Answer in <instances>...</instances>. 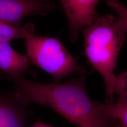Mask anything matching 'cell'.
Masks as SVG:
<instances>
[{
  "label": "cell",
  "instance_id": "cell-1",
  "mask_svg": "<svg viewBox=\"0 0 127 127\" xmlns=\"http://www.w3.org/2000/svg\"><path fill=\"white\" fill-rule=\"evenodd\" d=\"M14 83V94L27 104L35 103L54 110L78 127H115L116 123L91 101L87 93L86 77L59 83H41L23 75L8 77Z\"/></svg>",
  "mask_w": 127,
  "mask_h": 127
},
{
  "label": "cell",
  "instance_id": "cell-2",
  "mask_svg": "<svg viewBox=\"0 0 127 127\" xmlns=\"http://www.w3.org/2000/svg\"><path fill=\"white\" fill-rule=\"evenodd\" d=\"M82 32L84 38L83 54L104 79L105 104L113 103L116 76L114 71L127 34L125 28L118 17L96 14L93 21Z\"/></svg>",
  "mask_w": 127,
  "mask_h": 127
},
{
  "label": "cell",
  "instance_id": "cell-3",
  "mask_svg": "<svg viewBox=\"0 0 127 127\" xmlns=\"http://www.w3.org/2000/svg\"><path fill=\"white\" fill-rule=\"evenodd\" d=\"M27 56L31 64L42 69L53 77L54 82L74 73L84 74L85 68L79 65L58 37L31 34L25 39Z\"/></svg>",
  "mask_w": 127,
  "mask_h": 127
},
{
  "label": "cell",
  "instance_id": "cell-4",
  "mask_svg": "<svg viewBox=\"0 0 127 127\" xmlns=\"http://www.w3.org/2000/svg\"><path fill=\"white\" fill-rule=\"evenodd\" d=\"M54 7L49 1L42 0H0V22L21 27L25 17L45 15Z\"/></svg>",
  "mask_w": 127,
  "mask_h": 127
},
{
  "label": "cell",
  "instance_id": "cell-5",
  "mask_svg": "<svg viewBox=\"0 0 127 127\" xmlns=\"http://www.w3.org/2000/svg\"><path fill=\"white\" fill-rule=\"evenodd\" d=\"M59 0L68 20L71 41L75 42L79 32L94 19L95 9L101 0Z\"/></svg>",
  "mask_w": 127,
  "mask_h": 127
},
{
  "label": "cell",
  "instance_id": "cell-6",
  "mask_svg": "<svg viewBox=\"0 0 127 127\" xmlns=\"http://www.w3.org/2000/svg\"><path fill=\"white\" fill-rule=\"evenodd\" d=\"M28 106L12 92L0 91V127H25L30 115Z\"/></svg>",
  "mask_w": 127,
  "mask_h": 127
},
{
  "label": "cell",
  "instance_id": "cell-7",
  "mask_svg": "<svg viewBox=\"0 0 127 127\" xmlns=\"http://www.w3.org/2000/svg\"><path fill=\"white\" fill-rule=\"evenodd\" d=\"M31 64L27 56L17 52L9 42L0 43V71L7 74L8 77H18L24 73L35 75L29 69Z\"/></svg>",
  "mask_w": 127,
  "mask_h": 127
},
{
  "label": "cell",
  "instance_id": "cell-8",
  "mask_svg": "<svg viewBox=\"0 0 127 127\" xmlns=\"http://www.w3.org/2000/svg\"><path fill=\"white\" fill-rule=\"evenodd\" d=\"M35 33L34 27L31 23L17 27L0 22V43L9 42L18 39H25Z\"/></svg>",
  "mask_w": 127,
  "mask_h": 127
},
{
  "label": "cell",
  "instance_id": "cell-9",
  "mask_svg": "<svg viewBox=\"0 0 127 127\" xmlns=\"http://www.w3.org/2000/svg\"><path fill=\"white\" fill-rule=\"evenodd\" d=\"M100 109L108 118L115 123L127 126V102L117 101L111 104L98 102Z\"/></svg>",
  "mask_w": 127,
  "mask_h": 127
},
{
  "label": "cell",
  "instance_id": "cell-10",
  "mask_svg": "<svg viewBox=\"0 0 127 127\" xmlns=\"http://www.w3.org/2000/svg\"><path fill=\"white\" fill-rule=\"evenodd\" d=\"M113 92L118 96L117 101L127 102V72L115 76Z\"/></svg>",
  "mask_w": 127,
  "mask_h": 127
},
{
  "label": "cell",
  "instance_id": "cell-11",
  "mask_svg": "<svg viewBox=\"0 0 127 127\" xmlns=\"http://www.w3.org/2000/svg\"><path fill=\"white\" fill-rule=\"evenodd\" d=\"M107 5L118 15L125 28L127 33V7L119 0H106Z\"/></svg>",
  "mask_w": 127,
  "mask_h": 127
},
{
  "label": "cell",
  "instance_id": "cell-12",
  "mask_svg": "<svg viewBox=\"0 0 127 127\" xmlns=\"http://www.w3.org/2000/svg\"><path fill=\"white\" fill-rule=\"evenodd\" d=\"M29 127H54L50 126L49 125L46 124L44 123L41 122V121H37L36 122L33 124L32 125Z\"/></svg>",
  "mask_w": 127,
  "mask_h": 127
},
{
  "label": "cell",
  "instance_id": "cell-13",
  "mask_svg": "<svg viewBox=\"0 0 127 127\" xmlns=\"http://www.w3.org/2000/svg\"><path fill=\"white\" fill-rule=\"evenodd\" d=\"M115 127H127V126L124 125H123V124L119 123H116Z\"/></svg>",
  "mask_w": 127,
  "mask_h": 127
},
{
  "label": "cell",
  "instance_id": "cell-14",
  "mask_svg": "<svg viewBox=\"0 0 127 127\" xmlns=\"http://www.w3.org/2000/svg\"><path fill=\"white\" fill-rule=\"evenodd\" d=\"M45 0V1H49V0Z\"/></svg>",
  "mask_w": 127,
  "mask_h": 127
}]
</instances>
